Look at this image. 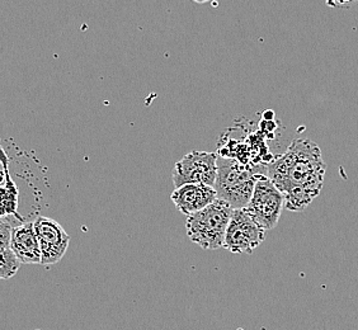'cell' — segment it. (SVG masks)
<instances>
[{
	"label": "cell",
	"mask_w": 358,
	"mask_h": 330,
	"mask_svg": "<svg viewBox=\"0 0 358 330\" xmlns=\"http://www.w3.org/2000/svg\"><path fill=\"white\" fill-rule=\"evenodd\" d=\"M267 177L283 194L301 187L315 199L320 194L325 177L319 146L311 140H295L287 152L269 163Z\"/></svg>",
	"instance_id": "6da1fadb"
},
{
	"label": "cell",
	"mask_w": 358,
	"mask_h": 330,
	"mask_svg": "<svg viewBox=\"0 0 358 330\" xmlns=\"http://www.w3.org/2000/svg\"><path fill=\"white\" fill-rule=\"evenodd\" d=\"M261 174L250 165L233 158L217 159V177L215 191L217 200L227 202L234 210L247 208Z\"/></svg>",
	"instance_id": "7a4b0ae2"
},
{
	"label": "cell",
	"mask_w": 358,
	"mask_h": 330,
	"mask_svg": "<svg viewBox=\"0 0 358 330\" xmlns=\"http://www.w3.org/2000/svg\"><path fill=\"white\" fill-rule=\"evenodd\" d=\"M234 208L224 201L216 200L200 213L187 217V235L202 249L214 250L224 247L227 227Z\"/></svg>",
	"instance_id": "3957f363"
},
{
	"label": "cell",
	"mask_w": 358,
	"mask_h": 330,
	"mask_svg": "<svg viewBox=\"0 0 358 330\" xmlns=\"http://www.w3.org/2000/svg\"><path fill=\"white\" fill-rule=\"evenodd\" d=\"M285 207V194L275 187L267 174H261L247 210L252 213L257 222L266 231H268L277 227Z\"/></svg>",
	"instance_id": "277c9868"
},
{
	"label": "cell",
	"mask_w": 358,
	"mask_h": 330,
	"mask_svg": "<svg viewBox=\"0 0 358 330\" xmlns=\"http://www.w3.org/2000/svg\"><path fill=\"white\" fill-rule=\"evenodd\" d=\"M266 233L247 208L234 210L224 248L234 254H252L266 239Z\"/></svg>",
	"instance_id": "5b68a950"
},
{
	"label": "cell",
	"mask_w": 358,
	"mask_h": 330,
	"mask_svg": "<svg viewBox=\"0 0 358 330\" xmlns=\"http://www.w3.org/2000/svg\"><path fill=\"white\" fill-rule=\"evenodd\" d=\"M217 159L215 152H191L174 165L172 172L176 188L185 185L214 187L217 177Z\"/></svg>",
	"instance_id": "8992f818"
},
{
	"label": "cell",
	"mask_w": 358,
	"mask_h": 330,
	"mask_svg": "<svg viewBox=\"0 0 358 330\" xmlns=\"http://www.w3.org/2000/svg\"><path fill=\"white\" fill-rule=\"evenodd\" d=\"M36 234L41 248V264L45 267L62 261L69 248L70 235L54 219L40 216L35 221Z\"/></svg>",
	"instance_id": "52a82bcc"
},
{
	"label": "cell",
	"mask_w": 358,
	"mask_h": 330,
	"mask_svg": "<svg viewBox=\"0 0 358 330\" xmlns=\"http://www.w3.org/2000/svg\"><path fill=\"white\" fill-rule=\"evenodd\" d=\"M173 203L178 211L191 216L193 213H200L203 208L210 206L217 200V194L214 187L205 185H185L173 191Z\"/></svg>",
	"instance_id": "ba28073f"
},
{
	"label": "cell",
	"mask_w": 358,
	"mask_h": 330,
	"mask_svg": "<svg viewBox=\"0 0 358 330\" xmlns=\"http://www.w3.org/2000/svg\"><path fill=\"white\" fill-rule=\"evenodd\" d=\"M10 248L22 264H41V248L36 234L35 222H23L14 227Z\"/></svg>",
	"instance_id": "9c48e42d"
},
{
	"label": "cell",
	"mask_w": 358,
	"mask_h": 330,
	"mask_svg": "<svg viewBox=\"0 0 358 330\" xmlns=\"http://www.w3.org/2000/svg\"><path fill=\"white\" fill-rule=\"evenodd\" d=\"M3 157V177H1V191H3V199H1V217L3 216H13L17 213L18 206V189L15 187L13 179L10 178V174L8 172V158L4 150H1Z\"/></svg>",
	"instance_id": "30bf717a"
},
{
	"label": "cell",
	"mask_w": 358,
	"mask_h": 330,
	"mask_svg": "<svg viewBox=\"0 0 358 330\" xmlns=\"http://www.w3.org/2000/svg\"><path fill=\"white\" fill-rule=\"evenodd\" d=\"M0 278L9 280L17 275L18 269L21 268L22 261L10 247L0 249Z\"/></svg>",
	"instance_id": "8fae6325"
}]
</instances>
